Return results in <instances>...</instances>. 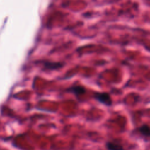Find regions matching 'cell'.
<instances>
[{
  "label": "cell",
  "mask_w": 150,
  "mask_h": 150,
  "mask_svg": "<svg viewBox=\"0 0 150 150\" xmlns=\"http://www.w3.org/2000/svg\"><path fill=\"white\" fill-rule=\"evenodd\" d=\"M94 98L106 106H111L112 104V100L108 93L96 92L94 94Z\"/></svg>",
  "instance_id": "obj_1"
},
{
  "label": "cell",
  "mask_w": 150,
  "mask_h": 150,
  "mask_svg": "<svg viewBox=\"0 0 150 150\" xmlns=\"http://www.w3.org/2000/svg\"><path fill=\"white\" fill-rule=\"evenodd\" d=\"M42 63H43V66L44 67V70H58L62 68L64 66V64L62 62L43 61Z\"/></svg>",
  "instance_id": "obj_2"
},
{
  "label": "cell",
  "mask_w": 150,
  "mask_h": 150,
  "mask_svg": "<svg viewBox=\"0 0 150 150\" xmlns=\"http://www.w3.org/2000/svg\"><path fill=\"white\" fill-rule=\"evenodd\" d=\"M66 91L73 93L77 97H78L79 96L84 94L86 91V89L84 87L81 85H76L66 88Z\"/></svg>",
  "instance_id": "obj_3"
},
{
  "label": "cell",
  "mask_w": 150,
  "mask_h": 150,
  "mask_svg": "<svg viewBox=\"0 0 150 150\" xmlns=\"http://www.w3.org/2000/svg\"><path fill=\"white\" fill-rule=\"evenodd\" d=\"M106 148L108 150H124V148L121 144L113 142H107Z\"/></svg>",
  "instance_id": "obj_4"
},
{
  "label": "cell",
  "mask_w": 150,
  "mask_h": 150,
  "mask_svg": "<svg viewBox=\"0 0 150 150\" xmlns=\"http://www.w3.org/2000/svg\"><path fill=\"white\" fill-rule=\"evenodd\" d=\"M139 132L145 137H149L150 135L149 127L147 124H144L141 125L138 129Z\"/></svg>",
  "instance_id": "obj_5"
}]
</instances>
